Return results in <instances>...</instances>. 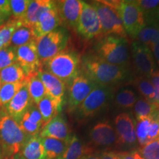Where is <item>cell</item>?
<instances>
[{
  "label": "cell",
  "instance_id": "obj_1",
  "mask_svg": "<svg viewBox=\"0 0 159 159\" xmlns=\"http://www.w3.org/2000/svg\"><path fill=\"white\" fill-rule=\"evenodd\" d=\"M81 68L83 74L95 84L109 88L126 80L129 76L126 68L111 64L98 56H85Z\"/></svg>",
  "mask_w": 159,
  "mask_h": 159
},
{
  "label": "cell",
  "instance_id": "obj_2",
  "mask_svg": "<svg viewBox=\"0 0 159 159\" xmlns=\"http://www.w3.org/2000/svg\"><path fill=\"white\" fill-rule=\"evenodd\" d=\"M27 137L5 109L0 110V147L4 159H12L19 153Z\"/></svg>",
  "mask_w": 159,
  "mask_h": 159
},
{
  "label": "cell",
  "instance_id": "obj_3",
  "mask_svg": "<svg viewBox=\"0 0 159 159\" xmlns=\"http://www.w3.org/2000/svg\"><path fill=\"white\" fill-rule=\"evenodd\" d=\"M43 65V70L57 77L66 85H69L80 72V57L77 53L71 50L61 51L42 63V66Z\"/></svg>",
  "mask_w": 159,
  "mask_h": 159
},
{
  "label": "cell",
  "instance_id": "obj_4",
  "mask_svg": "<svg viewBox=\"0 0 159 159\" xmlns=\"http://www.w3.org/2000/svg\"><path fill=\"white\" fill-rule=\"evenodd\" d=\"M97 56L111 64L126 68L130 63V55L127 39L105 36L96 46Z\"/></svg>",
  "mask_w": 159,
  "mask_h": 159
},
{
  "label": "cell",
  "instance_id": "obj_5",
  "mask_svg": "<svg viewBox=\"0 0 159 159\" xmlns=\"http://www.w3.org/2000/svg\"><path fill=\"white\" fill-rule=\"evenodd\" d=\"M90 4L98 16L102 35L126 39L127 33L122 20L111 1H94Z\"/></svg>",
  "mask_w": 159,
  "mask_h": 159
},
{
  "label": "cell",
  "instance_id": "obj_6",
  "mask_svg": "<svg viewBox=\"0 0 159 159\" xmlns=\"http://www.w3.org/2000/svg\"><path fill=\"white\" fill-rule=\"evenodd\" d=\"M118 12L127 35L135 39L146 25L144 15L136 1H111Z\"/></svg>",
  "mask_w": 159,
  "mask_h": 159
},
{
  "label": "cell",
  "instance_id": "obj_7",
  "mask_svg": "<svg viewBox=\"0 0 159 159\" xmlns=\"http://www.w3.org/2000/svg\"><path fill=\"white\" fill-rule=\"evenodd\" d=\"M68 40L66 30L61 27L35 40L38 55L41 63L64 50Z\"/></svg>",
  "mask_w": 159,
  "mask_h": 159
},
{
  "label": "cell",
  "instance_id": "obj_8",
  "mask_svg": "<svg viewBox=\"0 0 159 159\" xmlns=\"http://www.w3.org/2000/svg\"><path fill=\"white\" fill-rule=\"evenodd\" d=\"M112 97V90L109 87L96 85L88 97L77 108L79 116L87 118L97 114L107 106Z\"/></svg>",
  "mask_w": 159,
  "mask_h": 159
},
{
  "label": "cell",
  "instance_id": "obj_9",
  "mask_svg": "<svg viewBox=\"0 0 159 159\" xmlns=\"http://www.w3.org/2000/svg\"><path fill=\"white\" fill-rule=\"evenodd\" d=\"M76 30L81 36L87 40L102 35L98 16L91 4L82 1V9Z\"/></svg>",
  "mask_w": 159,
  "mask_h": 159
},
{
  "label": "cell",
  "instance_id": "obj_10",
  "mask_svg": "<svg viewBox=\"0 0 159 159\" xmlns=\"http://www.w3.org/2000/svg\"><path fill=\"white\" fill-rule=\"evenodd\" d=\"M130 49L133 64L139 77L150 78L157 69L156 61L150 49L136 41L131 44Z\"/></svg>",
  "mask_w": 159,
  "mask_h": 159
},
{
  "label": "cell",
  "instance_id": "obj_11",
  "mask_svg": "<svg viewBox=\"0 0 159 159\" xmlns=\"http://www.w3.org/2000/svg\"><path fill=\"white\" fill-rule=\"evenodd\" d=\"M96 84L82 71L79 73L69 84L68 108L69 111L77 109L88 97Z\"/></svg>",
  "mask_w": 159,
  "mask_h": 159
},
{
  "label": "cell",
  "instance_id": "obj_12",
  "mask_svg": "<svg viewBox=\"0 0 159 159\" xmlns=\"http://www.w3.org/2000/svg\"><path fill=\"white\" fill-rule=\"evenodd\" d=\"M16 63L22 68L27 77L42 69L35 41L16 48Z\"/></svg>",
  "mask_w": 159,
  "mask_h": 159
},
{
  "label": "cell",
  "instance_id": "obj_13",
  "mask_svg": "<svg viewBox=\"0 0 159 159\" xmlns=\"http://www.w3.org/2000/svg\"><path fill=\"white\" fill-rule=\"evenodd\" d=\"M137 142L142 147L159 138V108L152 116L135 122Z\"/></svg>",
  "mask_w": 159,
  "mask_h": 159
},
{
  "label": "cell",
  "instance_id": "obj_14",
  "mask_svg": "<svg viewBox=\"0 0 159 159\" xmlns=\"http://www.w3.org/2000/svg\"><path fill=\"white\" fill-rule=\"evenodd\" d=\"M118 144L125 146H135L137 142L135 121L128 113H121L114 119Z\"/></svg>",
  "mask_w": 159,
  "mask_h": 159
},
{
  "label": "cell",
  "instance_id": "obj_15",
  "mask_svg": "<svg viewBox=\"0 0 159 159\" xmlns=\"http://www.w3.org/2000/svg\"><path fill=\"white\" fill-rule=\"evenodd\" d=\"M37 74L44 85L47 95L56 103L57 108L61 112L64 102L66 84L62 80L43 69L38 71Z\"/></svg>",
  "mask_w": 159,
  "mask_h": 159
},
{
  "label": "cell",
  "instance_id": "obj_16",
  "mask_svg": "<svg viewBox=\"0 0 159 159\" xmlns=\"http://www.w3.org/2000/svg\"><path fill=\"white\" fill-rule=\"evenodd\" d=\"M62 25L61 18L57 12L55 2L41 13L36 24L33 27L36 39L50 33Z\"/></svg>",
  "mask_w": 159,
  "mask_h": 159
},
{
  "label": "cell",
  "instance_id": "obj_17",
  "mask_svg": "<svg viewBox=\"0 0 159 159\" xmlns=\"http://www.w3.org/2000/svg\"><path fill=\"white\" fill-rule=\"evenodd\" d=\"M91 142L97 147H111L118 144V138L115 129L110 123L102 122L97 123L91 129Z\"/></svg>",
  "mask_w": 159,
  "mask_h": 159
},
{
  "label": "cell",
  "instance_id": "obj_18",
  "mask_svg": "<svg viewBox=\"0 0 159 159\" xmlns=\"http://www.w3.org/2000/svg\"><path fill=\"white\" fill-rule=\"evenodd\" d=\"M55 2L62 24L76 29L82 9V1L61 0Z\"/></svg>",
  "mask_w": 159,
  "mask_h": 159
},
{
  "label": "cell",
  "instance_id": "obj_19",
  "mask_svg": "<svg viewBox=\"0 0 159 159\" xmlns=\"http://www.w3.org/2000/svg\"><path fill=\"white\" fill-rule=\"evenodd\" d=\"M33 104V102L30 96L25 83L10 101L5 110L10 116L19 122L25 113Z\"/></svg>",
  "mask_w": 159,
  "mask_h": 159
},
{
  "label": "cell",
  "instance_id": "obj_20",
  "mask_svg": "<svg viewBox=\"0 0 159 159\" xmlns=\"http://www.w3.org/2000/svg\"><path fill=\"white\" fill-rule=\"evenodd\" d=\"M39 136L41 138H52L68 142L71 135L66 119L58 114L43 125Z\"/></svg>",
  "mask_w": 159,
  "mask_h": 159
},
{
  "label": "cell",
  "instance_id": "obj_21",
  "mask_svg": "<svg viewBox=\"0 0 159 159\" xmlns=\"http://www.w3.org/2000/svg\"><path fill=\"white\" fill-rule=\"evenodd\" d=\"M18 123L27 136L39 134L43 126V122L36 105L33 103Z\"/></svg>",
  "mask_w": 159,
  "mask_h": 159
},
{
  "label": "cell",
  "instance_id": "obj_22",
  "mask_svg": "<svg viewBox=\"0 0 159 159\" xmlns=\"http://www.w3.org/2000/svg\"><path fill=\"white\" fill-rule=\"evenodd\" d=\"M19 153L25 159H45L42 138L39 134L28 136Z\"/></svg>",
  "mask_w": 159,
  "mask_h": 159
},
{
  "label": "cell",
  "instance_id": "obj_23",
  "mask_svg": "<svg viewBox=\"0 0 159 159\" xmlns=\"http://www.w3.org/2000/svg\"><path fill=\"white\" fill-rule=\"evenodd\" d=\"M52 2L51 0H30L25 16L21 20L22 25L33 28L41 13L48 8Z\"/></svg>",
  "mask_w": 159,
  "mask_h": 159
},
{
  "label": "cell",
  "instance_id": "obj_24",
  "mask_svg": "<svg viewBox=\"0 0 159 159\" xmlns=\"http://www.w3.org/2000/svg\"><path fill=\"white\" fill-rule=\"evenodd\" d=\"M91 152V149L85 146L75 135H73L69 139L64 153L60 159H82Z\"/></svg>",
  "mask_w": 159,
  "mask_h": 159
},
{
  "label": "cell",
  "instance_id": "obj_25",
  "mask_svg": "<svg viewBox=\"0 0 159 159\" xmlns=\"http://www.w3.org/2000/svg\"><path fill=\"white\" fill-rule=\"evenodd\" d=\"M25 83L30 96L34 104H38L43 97L47 96L44 85L39 78L37 72L30 75L26 77Z\"/></svg>",
  "mask_w": 159,
  "mask_h": 159
},
{
  "label": "cell",
  "instance_id": "obj_26",
  "mask_svg": "<svg viewBox=\"0 0 159 159\" xmlns=\"http://www.w3.org/2000/svg\"><path fill=\"white\" fill-rule=\"evenodd\" d=\"M69 141L66 142L52 138H42L45 159L61 158L67 148Z\"/></svg>",
  "mask_w": 159,
  "mask_h": 159
},
{
  "label": "cell",
  "instance_id": "obj_27",
  "mask_svg": "<svg viewBox=\"0 0 159 159\" xmlns=\"http://www.w3.org/2000/svg\"><path fill=\"white\" fill-rule=\"evenodd\" d=\"M27 75L17 63H13L0 71L2 84L25 82Z\"/></svg>",
  "mask_w": 159,
  "mask_h": 159
},
{
  "label": "cell",
  "instance_id": "obj_28",
  "mask_svg": "<svg viewBox=\"0 0 159 159\" xmlns=\"http://www.w3.org/2000/svg\"><path fill=\"white\" fill-rule=\"evenodd\" d=\"M136 41L150 47L159 43V25H146L135 38Z\"/></svg>",
  "mask_w": 159,
  "mask_h": 159
},
{
  "label": "cell",
  "instance_id": "obj_29",
  "mask_svg": "<svg viewBox=\"0 0 159 159\" xmlns=\"http://www.w3.org/2000/svg\"><path fill=\"white\" fill-rule=\"evenodd\" d=\"M35 40L36 37L34 34L33 28L21 25L13 32L9 46L17 48Z\"/></svg>",
  "mask_w": 159,
  "mask_h": 159
},
{
  "label": "cell",
  "instance_id": "obj_30",
  "mask_svg": "<svg viewBox=\"0 0 159 159\" xmlns=\"http://www.w3.org/2000/svg\"><path fill=\"white\" fill-rule=\"evenodd\" d=\"M36 106L42 116L43 125L49 122L60 113L56 103L47 95L36 104Z\"/></svg>",
  "mask_w": 159,
  "mask_h": 159
},
{
  "label": "cell",
  "instance_id": "obj_31",
  "mask_svg": "<svg viewBox=\"0 0 159 159\" xmlns=\"http://www.w3.org/2000/svg\"><path fill=\"white\" fill-rule=\"evenodd\" d=\"M25 84V81L22 83L2 84L0 86V110L5 108L10 101Z\"/></svg>",
  "mask_w": 159,
  "mask_h": 159
},
{
  "label": "cell",
  "instance_id": "obj_32",
  "mask_svg": "<svg viewBox=\"0 0 159 159\" xmlns=\"http://www.w3.org/2000/svg\"><path fill=\"white\" fill-rule=\"evenodd\" d=\"M137 99H138V97L132 89L124 88L120 89L116 93L114 97V102L119 108L128 109L134 106Z\"/></svg>",
  "mask_w": 159,
  "mask_h": 159
},
{
  "label": "cell",
  "instance_id": "obj_33",
  "mask_svg": "<svg viewBox=\"0 0 159 159\" xmlns=\"http://www.w3.org/2000/svg\"><path fill=\"white\" fill-rule=\"evenodd\" d=\"M21 25V21L11 18L0 27V50L9 46L13 32Z\"/></svg>",
  "mask_w": 159,
  "mask_h": 159
},
{
  "label": "cell",
  "instance_id": "obj_34",
  "mask_svg": "<svg viewBox=\"0 0 159 159\" xmlns=\"http://www.w3.org/2000/svg\"><path fill=\"white\" fill-rule=\"evenodd\" d=\"M159 107L144 98L137 99L134 106V112L136 120L148 118L152 116Z\"/></svg>",
  "mask_w": 159,
  "mask_h": 159
},
{
  "label": "cell",
  "instance_id": "obj_35",
  "mask_svg": "<svg viewBox=\"0 0 159 159\" xmlns=\"http://www.w3.org/2000/svg\"><path fill=\"white\" fill-rule=\"evenodd\" d=\"M134 84L143 98L149 102L154 103V89L150 78L138 77L134 80Z\"/></svg>",
  "mask_w": 159,
  "mask_h": 159
},
{
  "label": "cell",
  "instance_id": "obj_36",
  "mask_svg": "<svg viewBox=\"0 0 159 159\" xmlns=\"http://www.w3.org/2000/svg\"><path fill=\"white\" fill-rule=\"evenodd\" d=\"M30 2V0H9L11 19L21 21L27 12Z\"/></svg>",
  "mask_w": 159,
  "mask_h": 159
},
{
  "label": "cell",
  "instance_id": "obj_37",
  "mask_svg": "<svg viewBox=\"0 0 159 159\" xmlns=\"http://www.w3.org/2000/svg\"><path fill=\"white\" fill-rule=\"evenodd\" d=\"M139 152L144 159H159V138L140 147Z\"/></svg>",
  "mask_w": 159,
  "mask_h": 159
},
{
  "label": "cell",
  "instance_id": "obj_38",
  "mask_svg": "<svg viewBox=\"0 0 159 159\" xmlns=\"http://www.w3.org/2000/svg\"><path fill=\"white\" fill-rule=\"evenodd\" d=\"M15 63H16L15 47L7 46L0 50V71Z\"/></svg>",
  "mask_w": 159,
  "mask_h": 159
},
{
  "label": "cell",
  "instance_id": "obj_39",
  "mask_svg": "<svg viewBox=\"0 0 159 159\" xmlns=\"http://www.w3.org/2000/svg\"><path fill=\"white\" fill-rule=\"evenodd\" d=\"M136 2L142 11L144 17L153 14L159 10V0H138Z\"/></svg>",
  "mask_w": 159,
  "mask_h": 159
},
{
  "label": "cell",
  "instance_id": "obj_40",
  "mask_svg": "<svg viewBox=\"0 0 159 159\" xmlns=\"http://www.w3.org/2000/svg\"><path fill=\"white\" fill-rule=\"evenodd\" d=\"M150 80L153 86L155 98L154 104L159 107V69H157L156 71L152 73L150 77Z\"/></svg>",
  "mask_w": 159,
  "mask_h": 159
},
{
  "label": "cell",
  "instance_id": "obj_41",
  "mask_svg": "<svg viewBox=\"0 0 159 159\" xmlns=\"http://www.w3.org/2000/svg\"><path fill=\"white\" fill-rule=\"evenodd\" d=\"M121 159H144L139 150L118 152Z\"/></svg>",
  "mask_w": 159,
  "mask_h": 159
},
{
  "label": "cell",
  "instance_id": "obj_42",
  "mask_svg": "<svg viewBox=\"0 0 159 159\" xmlns=\"http://www.w3.org/2000/svg\"><path fill=\"white\" fill-rule=\"evenodd\" d=\"M0 14L7 16L11 18V12L9 0H0Z\"/></svg>",
  "mask_w": 159,
  "mask_h": 159
},
{
  "label": "cell",
  "instance_id": "obj_43",
  "mask_svg": "<svg viewBox=\"0 0 159 159\" xmlns=\"http://www.w3.org/2000/svg\"><path fill=\"white\" fill-rule=\"evenodd\" d=\"M150 49L151 52H152V55H153L155 61L157 62V64L159 66V43L151 46Z\"/></svg>",
  "mask_w": 159,
  "mask_h": 159
},
{
  "label": "cell",
  "instance_id": "obj_44",
  "mask_svg": "<svg viewBox=\"0 0 159 159\" xmlns=\"http://www.w3.org/2000/svg\"><path fill=\"white\" fill-rule=\"evenodd\" d=\"M100 159H121L116 152H104L101 155Z\"/></svg>",
  "mask_w": 159,
  "mask_h": 159
},
{
  "label": "cell",
  "instance_id": "obj_45",
  "mask_svg": "<svg viewBox=\"0 0 159 159\" xmlns=\"http://www.w3.org/2000/svg\"><path fill=\"white\" fill-rule=\"evenodd\" d=\"M9 19H11V18L7 16L0 14V27H1L3 24H5Z\"/></svg>",
  "mask_w": 159,
  "mask_h": 159
},
{
  "label": "cell",
  "instance_id": "obj_46",
  "mask_svg": "<svg viewBox=\"0 0 159 159\" xmlns=\"http://www.w3.org/2000/svg\"><path fill=\"white\" fill-rule=\"evenodd\" d=\"M82 159H100V157L94 154H89L83 157Z\"/></svg>",
  "mask_w": 159,
  "mask_h": 159
},
{
  "label": "cell",
  "instance_id": "obj_47",
  "mask_svg": "<svg viewBox=\"0 0 159 159\" xmlns=\"http://www.w3.org/2000/svg\"><path fill=\"white\" fill-rule=\"evenodd\" d=\"M12 159H25V158H24L19 153H17L16 155H15V156L13 157V158Z\"/></svg>",
  "mask_w": 159,
  "mask_h": 159
},
{
  "label": "cell",
  "instance_id": "obj_48",
  "mask_svg": "<svg viewBox=\"0 0 159 159\" xmlns=\"http://www.w3.org/2000/svg\"><path fill=\"white\" fill-rule=\"evenodd\" d=\"M0 159H4V157L2 155V151L1 147H0Z\"/></svg>",
  "mask_w": 159,
  "mask_h": 159
},
{
  "label": "cell",
  "instance_id": "obj_49",
  "mask_svg": "<svg viewBox=\"0 0 159 159\" xmlns=\"http://www.w3.org/2000/svg\"><path fill=\"white\" fill-rule=\"evenodd\" d=\"M2 85V82H1V80H0V86Z\"/></svg>",
  "mask_w": 159,
  "mask_h": 159
}]
</instances>
